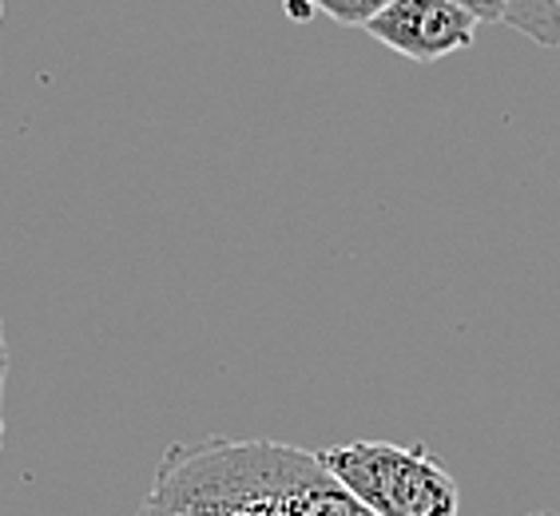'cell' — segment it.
Here are the masks:
<instances>
[{
    "mask_svg": "<svg viewBox=\"0 0 560 516\" xmlns=\"http://www.w3.org/2000/svg\"><path fill=\"white\" fill-rule=\"evenodd\" d=\"M140 516H374L318 453L262 437L175 442Z\"/></svg>",
    "mask_w": 560,
    "mask_h": 516,
    "instance_id": "1",
    "label": "cell"
},
{
    "mask_svg": "<svg viewBox=\"0 0 560 516\" xmlns=\"http://www.w3.org/2000/svg\"><path fill=\"white\" fill-rule=\"evenodd\" d=\"M318 457L374 516H462V489L425 445L346 442Z\"/></svg>",
    "mask_w": 560,
    "mask_h": 516,
    "instance_id": "2",
    "label": "cell"
},
{
    "mask_svg": "<svg viewBox=\"0 0 560 516\" xmlns=\"http://www.w3.org/2000/svg\"><path fill=\"white\" fill-rule=\"evenodd\" d=\"M366 33L406 60L438 64L474 44L477 21L453 0H389V9L377 12Z\"/></svg>",
    "mask_w": 560,
    "mask_h": 516,
    "instance_id": "3",
    "label": "cell"
},
{
    "mask_svg": "<svg viewBox=\"0 0 560 516\" xmlns=\"http://www.w3.org/2000/svg\"><path fill=\"white\" fill-rule=\"evenodd\" d=\"M505 24L545 48H560V0H509Z\"/></svg>",
    "mask_w": 560,
    "mask_h": 516,
    "instance_id": "4",
    "label": "cell"
},
{
    "mask_svg": "<svg viewBox=\"0 0 560 516\" xmlns=\"http://www.w3.org/2000/svg\"><path fill=\"white\" fill-rule=\"evenodd\" d=\"M306 4L335 24H350V28H366L377 12L389 9V0H306Z\"/></svg>",
    "mask_w": 560,
    "mask_h": 516,
    "instance_id": "5",
    "label": "cell"
},
{
    "mask_svg": "<svg viewBox=\"0 0 560 516\" xmlns=\"http://www.w3.org/2000/svg\"><path fill=\"white\" fill-rule=\"evenodd\" d=\"M453 4L469 12L477 24H481V21L501 24V21H505V12H509V0H453Z\"/></svg>",
    "mask_w": 560,
    "mask_h": 516,
    "instance_id": "6",
    "label": "cell"
},
{
    "mask_svg": "<svg viewBox=\"0 0 560 516\" xmlns=\"http://www.w3.org/2000/svg\"><path fill=\"white\" fill-rule=\"evenodd\" d=\"M4 386H9V342H4V326H0V445H4Z\"/></svg>",
    "mask_w": 560,
    "mask_h": 516,
    "instance_id": "7",
    "label": "cell"
},
{
    "mask_svg": "<svg viewBox=\"0 0 560 516\" xmlns=\"http://www.w3.org/2000/svg\"><path fill=\"white\" fill-rule=\"evenodd\" d=\"M528 516H560V513H528Z\"/></svg>",
    "mask_w": 560,
    "mask_h": 516,
    "instance_id": "8",
    "label": "cell"
},
{
    "mask_svg": "<svg viewBox=\"0 0 560 516\" xmlns=\"http://www.w3.org/2000/svg\"><path fill=\"white\" fill-rule=\"evenodd\" d=\"M0 21H4V0H0Z\"/></svg>",
    "mask_w": 560,
    "mask_h": 516,
    "instance_id": "9",
    "label": "cell"
}]
</instances>
